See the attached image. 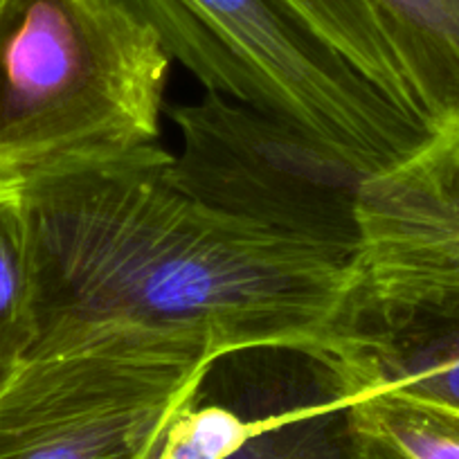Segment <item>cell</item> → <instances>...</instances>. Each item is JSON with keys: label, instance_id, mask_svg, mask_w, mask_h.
<instances>
[{"label": "cell", "instance_id": "1", "mask_svg": "<svg viewBox=\"0 0 459 459\" xmlns=\"http://www.w3.org/2000/svg\"><path fill=\"white\" fill-rule=\"evenodd\" d=\"M153 147L86 174L25 185L39 333L120 317L205 335L221 359L290 351L325 368L347 347L351 255L196 201Z\"/></svg>", "mask_w": 459, "mask_h": 459}, {"label": "cell", "instance_id": "3", "mask_svg": "<svg viewBox=\"0 0 459 459\" xmlns=\"http://www.w3.org/2000/svg\"><path fill=\"white\" fill-rule=\"evenodd\" d=\"M221 354L203 333L120 317L43 326L0 383V459H158Z\"/></svg>", "mask_w": 459, "mask_h": 459}, {"label": "cell", "instance_id": "8", "mask_svg": "<svg viewBox=\"0 0 459 459\" xmlns=\"http://www.w3.org/2000/svg\"><path fill=\"white\" fill-rule=\"evenodd\" d=\"M435 134L459 129V0H369Z\"/></svg>", "mask_w": 459, "mask_h": 459}, {"label": "cell", "instance_id": "14", "mask_svg": "<svg viewBox=\"0 0 459 459\" xmlns=\"http://www.w3.org/2000/svg\"><path fill=\"white\" fill-rule=\"evenodd\" d=\"M408 162L450 207L459 212V129L435 135Z\"/></svg>", "mask_w": 459, "mask_h": 459}, {"label": "cell", "instance_id": "7", "mask_svg": "<svg viewBox=\"0 0 459 459\" xmlns=\"http://www.w3.org/2000/svg\"><path fill=\"white\" fill-rule=\"evenodd\" d=\"M320 369L326 396L338 405L369 392H399L459 408V293L354 331Z\"/></svg>", "mask_w": 459, "mask_h": 459}, {"label": "cell", "instance_id": "13", "mask_svg": "<svg viewBox=\"0 0 459 459\" xmlns=\"http://www.w3.org/2000/svg\"><path fill=\"white\" fill-rule=\"evenodd\" d=\"M264 417H248L221 403L196 401L167 430L158 459H232L264 426Z\"/></svg>", "mask_w": 459, "mask_h": 459}, {"label": "cell", "instance_id": "2", "mask_svg": "<svg viewBox=\"0 0 459 459\" xmlns=\"http://www.w3.org/2000/svg\"><path fill=\"white\" fill-rule=\"evenodd\" d=\"M169 65L125 0H0V178L25 187L160 147Z\"/></svg>", "mask_w": 459, "mask_h": 459}, {"label": "cell", "instance_id": "11", "mask_svg": "<svg viewBox=\"0 0 459 459\" xmlns=\"http://www.w3.org/2000/svg\"><path fill=\"white\" fill-rule=\"evenodd\" d=\"M39 338V281L21 185L0 178V383Z\"/></svg>", "mask_w": 459, "mask_h": 459}, {"label": "cell", "instance_id": "10", "mask_svg": "<svg viewBox=\"0 0 459 459\" xmlns=\"http://www.w3.org/2000/svg\"><path fill=\"white\" fill-rule=\"evenodd\" d=\"M275 3L313 37L331 48L340 59L347 61L360 77L368 79L383 95L423 122L403 68L369 0H275Z\"/></svg>", "mask_w": 459, "mask_h": 459}, {"label": "cell", "instance_id": "6", "mask_svg": "<svg viewBox=\"0 0 459 459\" xmlns=\"http://www.w3.org/2000/svg\"><path fill=\"white\" fill-rule=\"evenodd\" d=\"M408 160L369 176L360 192L351 255L354 331L459 293V212Z\"/></svg>", "mask_w": 459, "mask_h": 459}, {"label": "cell", "instance_id": "5", "mask_svg": "<svg viewBox=\"0 0 459 459\" xmlns=\"http://www.w3.org/2000/svg\"><path fill=\"white\" fill-rule=\"evenodd\" d=\"M171 183L205 205L354 253L365 171L273 115L207 92L171 110Z\"/></svg>", "mask_w": 459, "mask_h": 459}, {"label": "cell", "instance_id": "4", "mask_svg": "<svg viewBox=\"0 0 459 459\" xmlns=\"http://www.w3.org/2000/svg\"><path fill=\"white\" fill-rule=\"evenodd\" d=\"M125 3L207 92L293 125L368 176L401 165L437 135L275 0Z\"/></svg>", "mask_w": 459, "mask_h": 459}, {"label": "cell", "instance_id": "9", "mask_svg": "<svg viewBox=\"0 0 459 459\" xmlns=\"http://www.w3.org/2000/svg\"><path fill=\"white\" fill-rule=\"evenodd\" d=\"M350 459H459V408L399 392L340 405Z\"/></svg>", "mask_w": 459, "mask_h": 459}, {"label": "cell", "instance_id": "12", "mask_svg": "<svg viewBox=\"0 0 459 459\" xmlns=\"http://www.w3.org/2000/svg\"><path fill=\"white\" fill-rule=\"evenodd\" d=\"M232 459H350L342 408L329 396L286 405Z\"/></svg>", "mask_w": 459, "mask_h": 459}]
</instances>
